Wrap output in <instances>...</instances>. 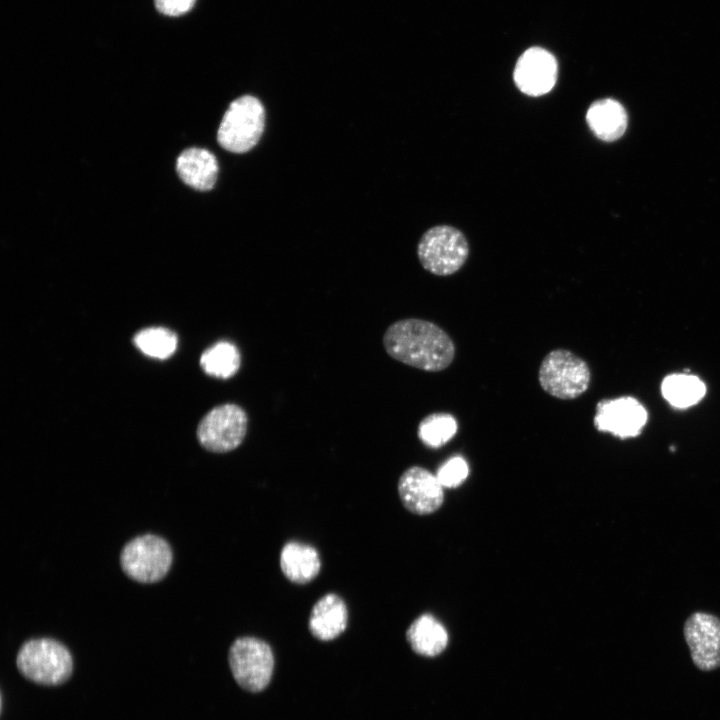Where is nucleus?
<instances>
[{
    "instance_id": "nucleus-1",
    "label": "nucleus",
    "mask_w": 720,
    "mask_h": 720,
    "mask_svg": "<svg viewBox=\"0 0 720 720\" xmlns=\"http://www.w3.org/2000/svg\"><path fill=\"white\" fill-rule=\"evenodd\" d=\"M382 342L391 358L426 372L447 369L456 355L449 334L434 322L420 318L393 322L384 332Z\"/></svg>"
},
{
    "instance_id": "nucleus-2",
    "label": "nucleus",
    "mask_w": 720,
    "mask_h": 720,
    "mask_svg": "<svg viewBox=\"0 0 720 720\" xmlns=\"http://www.w3.org/2000/svg\"><path fill=\"white\" fill-rule=\"evenodd\" d=\"M19 672L28 680L45 686L66 682L73 672L69 649L52 638H33L24 642L16 656Z\"/></svg>"
},
{
    "instance_id": "nucleus-3",
    "label": "nucleus",
    "mask_w": 720,
    "mask_h": 720,
    "mask_svg": "<svg viewBox=\"0 0 720 720\" xmlns=\"http://www.w3.org/2000/svg\"><path fill=\"white\" fill-rule=\"evenodd\" d=\"M538 381L547 394L561 400H572L589 388L591 371L581 357L568 349L558 348L542 359Z\"/></svg>"
},
{
    "instance_id": "nucleus-4",
    "label": "nucleus",
    "mask_w": 720,
    "mask_h": 720,
    "mask_svg": "<svg viewBox=\"0 0 720 720\" xmlns=\"http://www.w3.org/2000/svg\"><path fill=\"white\" fill-rule=\"evenodd\" d=\"M265 126V110L254 96L244 95L232 101L224 113L217 131L222 148L233 153H245L260 140Z\"/></svg>"
},
{
    "instance_id": "nucleus-5",
    "label": "nucleus",
    "mask_w": 720,
    "mask_h": 720,
    "mask_svg": "<svg viewBox=\"0 0 720 720\" xmlns=\"http://www.w3.org/2000/svg\"><path fill=\"white\" fill-rule=\"evenodd\" d=\"M173 552L169 543L154 534L131 539L120 553L123 572L132 580L152 584L161 581L169 572Z\"/></svg>"
},
{
    "instance_id": "nucleus-6",
    "label": "nucleus",
    "mask_w": 720,
    "mask_h": 720,
    "mask_svg": "<svg viewBox=\"0 0 720 720\" xmlns=\"http://www.w3.org/2000/svg\"><path fill=\"white\" fill-rule=\"evenodd\" d=\"M422 267L437 276H449L459 271L469 256V244L455 227L438 225L428 229L417 247Z\"/></svg>"
},
{
    "instance_id": "nucleus-7",
    "label": "nucleus",
    "mask_w": 720,
    "mask_h": 720,
    "mask_svg": "<svg viewBox=\"0 0 720 720\" xmlns=\"http://www.w3.org/2000/svg\"><path fill=\"white\" fill-rule=\"evenodd\" d=\"M248 422L246 411L238 404L224 403L215 406L198 424V442L209 452H230L244 441Z\"/></svg>"
},
{
    "instance_id": "nucleus-8",
    "label": "nucleus",
    "mask_w": 720,
    "mask_h": 720,
    "mask_svg": "<svg viewBox=\"0 0 720 720\" xmlns=\"http://www.w3.org/2000/svg\"><path fill=\"white\" fill-rule=\"evenodd\" d=\"M228 661L234 679L242 688L258 692L270 682L274 656L265 641L250 636L237 638L229 649Z\"/></svg>"
},
{
    "instance_id": "nucleus-9",
    "label": "nucleus",
    "mask_w": 720,
    "mask_h": 720,
    "mask_svg": "<svg viewBox=\"0 0 720 720\" xmlns=\"http://www.w3.org/2000/svg\"><path fill=\"white\" fill-rule=\"evenodd\" d=\"M644 406L635 398L622 396L599 401L593 419L594 426L601 432L619 438L637 436L647 422Z\"/></svg>"
},
{
    "instance_id": "nucleus-10",
    "label": "nucleus",
    "mask_w": 720,
    "mask_h": 720,
    "mask_svg": "<svg viewBox=\"0 0 720 720\" xmlns=\"http://www.w3.org/2000/svg\"><path fill=\"white\" fill-rule=\"evenodd\" d=\"M684 638L694 664L703 671L720 667V619L706 612L691 614L684 624Z\"/></svg>"
},
{
    "instance_id": "nucleus-11",
    "label": "nucleus",
    "mask_w": 720,
    "mask_h": 720,
    "mask_svg": "<svg viewBox=\"0 0 720 720\" xmlns=\"http://www.w3.org/2000/svg\"><path fill=\"white\" fill-rule=\"evenodd\" d=\"M398 493L405 508L418 515L433 513L444 499L437 476L420 466H411L402 473Z\"/></svg>"
},
{
    "instance_id": "nucleus-12",
    "label": "nucleus",
    "mask_w": 720,
    "mask_h": 720,
    "mask_svg": "<svg viewBox=\"0 0 720 720\" xmlns=\"http://www.w3.org/2000/svg\"><path fill=\"white\" fill-rule=\"evenodd\" d=\"M558 66L554 56L540 47L527 49L517 60L513 78L518 89L530 96L548 93L557 80Z\"/></svg>"
},
{
    "instance_id": "nucleus-13",
    "label": "nucleus",
    "mask_w": 720,
    "mask_h": 720,
    "mask_svg": "<svg viewBox=\"0 0 720 720\" xmlns=\"http://www.w3.org/2000/svg\"><path fill=\"white\" fill-rule=\"evenodd\" d=\"M348 623L344 600L335 593L322 596L313 606L309 617L311 634L322 641L333 640L342 634Z\"/></svg>"
},
{
    "instance_id": "nucleus-14",
    "label": "nucleus",
    "mask_w": 720,
    "mask_h": 720,
    "mask_svg": "<svg viewBox=\"0 0 720 720\" xmlns=\"http://www.w3.org/2000/svg\"><path fill=\"white\" fill-rule=\"evenodd\" d=\"M176 171L188 186L200 190H211L216 182L218 163L216 157L204 148L191 147L180 153Z\"/></svg>"
},
{
    "instance_id": "nucleus-15",
    "label": "nucleus",
    "mask_w": 720,
    "mask_h": 720,
    "mask_svg": "<svg viewBox=\"0 0 720 720\" xmlns=\"http://www.w3.org/2000/svg\"><path fill=\"white\" fill-rule=\"evenodd\" d=\"M280 568L289 581L306 584L320 572L321 560L313 546L289 541L281 549Z\"/></svg>"
},
{
    "instance_id": "nucleus-16",
    "label": "nucleus",
    "mask_w": 720,
    "mask_h": 720,
    "mask_svg": "<svg viewBox=\"0 0 720 720\" xmlns=\"http://www.w3.org/2000/svg\"><path fill=\"white\" fill-rule=\"evenodd\" d=\"M586 121L599 139L612 142L624 134L627 127V114L619 102L606 98L597 100L590 105Z\"/></svg>"
},
{
    "instance_id": "nucleus-17",
    "label": "nucleus",
    "mask_w": 720,
    "mask_h": 720,
    "mask_svg": "<svg viewBox=\"0 0 720 720\" xmlns=\"http://www.w3.org/2000/svg\"><path fill=\"white\" fill-rule=\"evenodd\" d=\"M406 635L412 649L424 656L440 654L448 642V635L443 625L428 614L414 620Z\"/></svg>"
},
{
    "instance_id": "nucleus-18",
    "label": "nucleus",
    "mask_w": 720,
    "mask_h": 720,
    "mask_svg": "<svg viewBox=\"0 0 720 720\" xmlns=\"http://www.w3.org/2000/svg\"><path fill=\"white\" fill-rule=\"evenodd\" d=\"M663 397L674 407L687 408L698 403L706 393V387L697 376L687 373L668 375L662 382Z\"/></svg>"
},
{
    "instance_id": "nucleus-19",
    "label": "nucleus",
    "mask_w": 720,
    "mask_h": 720,
    "mask_svg": "<svg viewBox=\"0 0 720 720\" xmlns=\"http://www.w3.org/2000/svg\"><path fill=\"white\" fill-rule=\"evenodd\" d=\"M200 365L206 374L227 379L238 372L241 365V355L233 343L220 341L202 353Z\"/></svg>"
},
{
    "instance_id": "nucleus-20",
    "label": "nucleus",
    "mask_w": 720,
    "mask_h": 720,
    "mask_svg": "<svg viewBox=\"0 0 720 720\" xmlns=\"http://www.w3.org/2000/svg\"><path fill=\"white\" fill-rule=\"evenodd\" d=\"M457 428V420L453 415L446 412H435L420 421L417 434L423 444L438 448L454 437Z\"/></svg>"
},
{
    "instance_id": "nucleus-21",
    "label": "nucleus",
    "mask_w": 720,
    "mask_h": 720,
    "mask_svg": "<svg viewBox=\"0 0 720 720\" xmlns=\"http://www.w3.org/2000/svg\"><path fill=\"white\" fill-rule=\"evenodd\" d=\"M134 344L150 357L167 359L177 348V336L167 328L150 327L134 336Z\"/></svg>"
},
{
    "instance_id": "nucleus-22",
    "label": "nucleus",
    "mask_w": 720,
    "mask_h": 720,
    "mask_svg": "<svg viewBox=\"0 0 720 720\" xmlns=\"http://www.w3.org/2000/svg\"><path fill=\"white\" fill-rule=\"evenodd\" d=\"M469 468L466 461L459 456L447 460L437 471V478L443 487H457L468 476Z\"/></svg>"
},
{
    "instance_id": "nucleus-23",
    "label": "nucleus",
    "mask_w": 720,
    "mask_h": 720,
    "mask_svg": "<svg viewBox=\"0 0 720 720\" xmlns=\"http://www.w3.org/2000/svg\"><path fill=\"white\" fill-rule=\"evenodd\" d=\"M196 0H154L156 9L168 16H179L187 13Z\"/></svg>"
}]
</instances>
